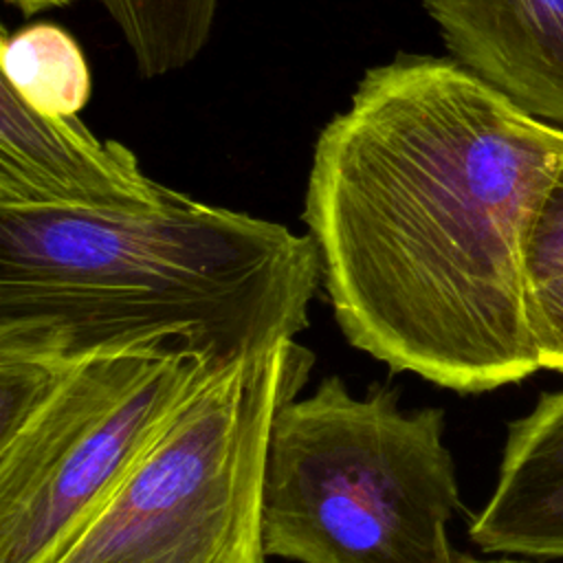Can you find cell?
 <instances>
[{"instance_id":"8fae6325","label":"cell","mask_w":563,"mask_h":563,"mask_svg":"<svg viewBox=\"0 0 563 563\" xmlns=\"http://www.w3.org/2000/svg\"><path fill=\"white\" fill-rule=\"evenodd\" d=\"M526 314L539 367L563 374V271L528 282Z\"/></svg>"},{"instance_id":"5bb4252c","label":"cell","mask_w":563,"mask_h":563,"mask_svg":"<svg viewBox=\"0 0 563 563\" xmlns=\"http://www.w3.org/2000/svg\"><path fill=\"white\" fill-rule=\"evenodd\" d=\"M468 563H530V561H517V559H508V556H504V559H473V556H468Z\"/></svg>"},{"instance_id":"9a60e30c","label":"cell","mask_w":563,"mask_h":563,"mask_svg":"<svg viewBox=\"0 0 563 563\" xmlns=\"http://www.w3.org/2000/svg\"><path fill=\"white\" fill-rule=\"evenodd\" d=\"M457 563H468V556L466 554H457Z\"/></svg>"},{"instance_id":"52a82bcc","label":"cell","mask_w":563,"mask_h":563,"mask_svg":"<svg viewBox=\"0 0 563 563\" xmlns=\"http://www.w3.org/2000/svg\"><path fill=\"white\" fill-rule=\"evenodd\" d=\"M457 64L563 128V0H424Z\"/></svg>"},{"instance_id":"5b68a950","label":"cell","mask_w":563,"mask_h":563,"mask_svg":"<svg viewBox=\"0 0 563 563\" xmlns=\"http://www.w3.org/2000/svg\"><path fill=\"white\" fill-rule=\"evenodd\" d=\"M220 367L178 341L0 350V563H42Z\"/></svg>"},{"instance_id":"4fadbf2b","label":"cell","mask_w":563,"mask_h":563,"mask_svg":"<svg viewBox=\"0 0 563 563\" xmlns=\"http://www.w3.org/2000/svg\"><path fill=\"white\" fill-rule=\"evenodd\" d=\"M7 4H11L13 9L20 11L22 18H35L44 11H51V9H62V7H68L77 0H4Z\"/></svg>"},{"instance_id":"7c38bea8","label":"cell","mask_w":563,"mask_h":563,"mask_svg":"<svg viewBox=\"0 0 563 563\" xmlns=\"http://www.w3.org/2000/svg\"><path fill=\"white\" fill-rule=\"evenodd\" d=\"M559 271H563V161L537 209L526 251L528 282Z\"/></svg>"},{"instance_id":"8992f818","label":"cell","mask_w":563,"mask_h":563,"mask_svg":"<svg viewBox=\"0 0 563 563\" xmlns=\"http://www.w3.org/2000/svg\"><path fill=\"white\" fill-rule=\"evenodd\" d=\"M165 187L121 141L99 139L77 114H42L0 81V209L101 207Z\"/></svg>"},{"instance_id":"3957f363","label":"cell","mask_w":563,"mask_h":563,"mask_svg":"<svg viewBox=\"0 0 563 563\" xmlns=\"http://www.w3.org/2000/svg\"><path fill=\"white\" fill-rule=\"evenodd\" d=\"M460 508L438 407L405 411L389 387L352 396L325 376L277 411L266 453L262 541L295 563H457Z\"/></svg>"},{"instance_id":"6da1fadb","label":"cell","mask_w":563,"mask_h":563,"mask_svg":"<svg viewBox=\"0 0 563 563\" xmlns=\"http://www.w3.org/2000/svg\"><path fill=\"white\" fill-rule=\"evenodd\" d=\"M563 128L453 57L365 70L319 132L303 222L350 345L462 394L539 369L526 251Z\"/></svg>"},{"instance_id":"9c48e42d","label":"cell","mask_w":563,"mask_h":563,"mask_svg":"<svg viewBox=\"0 0 563 563\" xmlns=\"http://www.w3.org/2000/svg\"><path fill=\"white\" fill-rule=\"evenodd\" d=\"M2 79L42 114L75 117L92 95V75L79 42L59 24L35 22L2 33Z\"/></svg>"},{"instance_id":"277c9868","label":"cell","mask_w":563,"mask_h":563,"mask_svg":"<svg viewBox=\"0 0 563 563\" xmlns=\"http://www.w3.org/2000/svg\"><path fill=\"white\" fill-rule=\"evenodd\" d=\"M312 365L292 339L220 367L42 563H266L271 427Z\"/></svg>"},{"instance_id":"7a4b0ae2","label":"cell","mask_w":563,"mask_h":563,"mask_svg":"<svg viewBox=\"0 0 563 563\" xmlns=\"http://www.w3.org/2000/svg\"><path fill=\"white\" fill-rule=\"evenodd\" d=\"M314 240L165 187L101 207L0 209V350L81 356L178 341L218 365L308 328Z\"/></svg>"},{"instance_id":"ba28073f","label":"cell","mask_w":563,"mask_h":563,"mask_svg":"<svg viewBox=\"0 0 563 563\" xmlns=\"http://www.w3.org/2000/svg\"><path fill=\"white\" fill-rule=\"evenodd\" d=\"M468 537L484 552L563 559V389L510 422L495 490Z\"/></svg>"},{"instance_id":"30bf717a","label":"cell","mask_w":563,"mask_h":563,"mask_svg":"<svg viewBox=\"0 0 563 563\" xmlns=\"http://www.w3.org/2000/svg\"><path fill=\"white\" fill-rule=\"evenodd\" d=\"M141 77L189 66L211 40L220 0H101Z\"/></svg>"}]
</instances>
